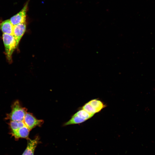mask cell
<instances>
[{
    "label": "cell",
    "instance_id": "cell-1",
    "mask_svg": "<svg viewBox=\"0 0 155 155\" xmlns=\"http://www.w3.org/2000/svg\"><path fill=\"white\" fill-rule=\"evenodd\" d=\"M2 38L7 60L9 63H11L12 54L18 46L16 40L13 35L4 33Z\"/></svg>",
    "mask_w": 155,
    "mask_h": 155
},
{
    "label": "cell",
    "instance_id": "cell-2",
    "mask_svg": "<svg viewBox=\"0 0 155 155\" xmlns=\"http://www.w3.org/2000/svg\"><path fill=\"white\" fill-rule=\"evenodd\" d=\"M26 113V108L22 107L19 101H16L12 105L11 112L7 117L11 121H22Z\"/></svg>",
    "mask_w": 155,
    "mask_h": 155
},
{
    "label": "cell",
    "instance_id": "cell-3",
    "mask_svg": "<svg viewBox=\"0 0 155 155\" xmlns=\"http://www.w3.org/2000/svg\"><path fill=\"white\" fill-rule=\"evenodd\" d=\"M28 3L29 1L26 3L23 8L18 13L10 18L9 20L13 26L26 22Z\"/></svg>",
    "mask_w": 155,
    "mask_h": 155
},
{
    "label": "cell",
    "instance_id": "cell-4",
    "mask_svg": "<svg viewBox=\"0 0 155 155\" xmlns=\"http://www.w3.org/2000/svg\"><path fill=\"white\" fill-rule=\"evenodd\" d=\"M26 126L30 130L37 126H40L43 121L36 119L31 113H26L23 121Z\"/></svg>",
    "mask_w": 155,
    "mask_h": 155
},
{
    "label": "cell",
    "instance_id": "cell-5",
    "mask_svg": "<svg viewBox=\"0 0 155 155\" xmlns=\"http://www.w3.org/2000/svg\"><path fill=\"white\" fill-rule=\"evenodd\" d=\"M26 28V22L20 23L13 26V36L16 40L18 45L25 32Z\"/></svg>",
    "mask_w": 155,
    "mask_h": 155
},
{
    "label": "cell",
    "instance_id": "cell-6",
    "mask_svg": "<svg viewBox=\"0 0 155 155\" xmlns=\"http://www.w3.org/2000/svg\"><path fill=\"white\" fill-rule=\"evenodd\" d=\"M38 136L34 139H27V147L22 155H34V151L40 142Z\"/></svg>",
    "mask_w": 155,
    "mask_h": 155
},
{
    "label": "cell",
    "instance_id": "cell-7",
    "mask_svg": "<svg viewBox=\"0 0 155 155\" xmlns=\"http://www.w3.org/2000/svg\"><path fill=\"white\" fill-rule=\"evenodd\" d=\"M13 26L9 19L0 22V29L4 34L13 35Z\"/></svg>",
    "mask_w": 155,
    "mask_h": 155
},
{
    "label": "cell",
    "instance_id": "cell-8",
    "mask_svg": "<svg viewBox=\"0 0 155 155\" xmlns=\"http://www.w3.org/2000/svg\"><path fill=\"white\" fill-rule=\"evenodd\" d=\"M30 130L25 126L19 128L16 132L12 134L16 139L19 138L28 139V136Z\"/></svg>",
    "mask_w": 155,
    "mask_h": 155
},
{
    "label": "cell",
    "instance_id": "cell-9",
    "mask_svg": "<svg viewBox=\"0 0 155 155\" xmlns=\"http://www.w3.org/2000/svg\"><path fill=\"white\" fill-rule=\"evenodd\" d=\"M88 102L95 110L96 113L99 112L105 107V105L101 101L97 99L92 100Z\"/></svg>",
    "mask_w": 155,
    "mask_h": 155
},
{
    "label": "cell",
    "instance_id": "cell-10",
    "mask_svg": "<svg viewBox=\"0 0 155 155\" xmlns=\"http://www.w3.org/2000/svg\"><path fill=\"white\" fill-rule=\"evenodd\" d=\"M74 115L86 120L92 117L94 115L89 113L82 109L78 111Z\"/></svg>",
    "mask_w": 155,
    "mask_h": 155
},
{
    "label": "cell",
    "instance_id": "cell-11",
    "mask_svg": "<svg viewBox=\"0 0 155 155\" xmlns=\"http://www.w3.org/2000/svg\"><path fill=\"white\" fill-rule=\"evenodd\" d=\"M86 120L77 116L74 115L71 119L65 124V125L77 124L82 123Z\"/></svg>",
    "mask_w": 155,
    "mask_h": 155
},
{
    "label": "cell",
    "instance_id": "cell-12",
    "mask_svg": "<svg viewBox=\"0 0 155 155\" xmlns=\"http://www.w3.org/2000/svg\"><path fill=\"white\" fill-rule=\"evenodd\" d=\"M82 109L91 114L94 115L95 113H96L95 110L92 107L89 102L86 103L83 106Z\"/></svg>",
    "mask_w": 155,
    "mask_h": 155
},
{
    "label": "cell",
    "instance_id": "cell-13",
    "mask_svg": "<svg viewBox=\"0 0 155 155\" xmlns=\"http://www.w3.org/2000/svg\"><path fill=\"white\" fill-rule=\"evenodd\" d=\"M9 125L11 129L12 134L16 132L19 129L18 121H11Z\"/></svg>",
    "mask_w": 155,
    "mask_h": 155
}]
</instances>
